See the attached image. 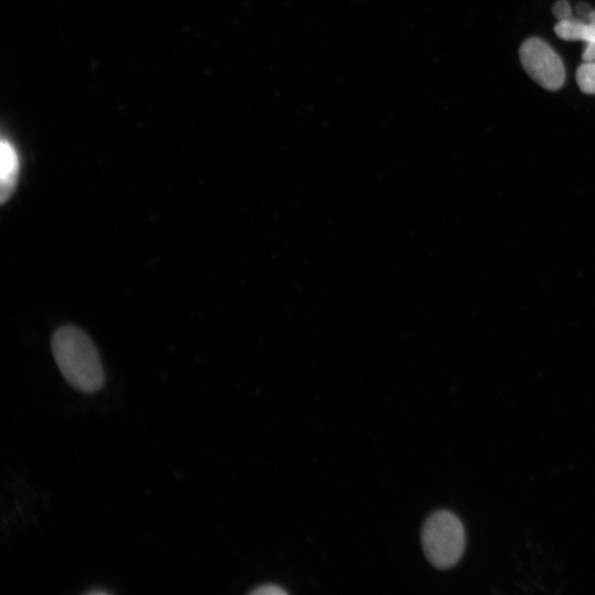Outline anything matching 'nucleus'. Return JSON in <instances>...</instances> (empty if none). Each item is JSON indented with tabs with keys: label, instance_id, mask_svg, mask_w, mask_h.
Returning a JSON list of instances; mask_svg holds the SVG:
<instances>
[{
	"label": "nucleus",
	"instance_id": "obj_8",
	"mask_svg": "<svg viewBox=\"0 0 595 595\" xmlns=\"http://www.w3.org/2000/svg\"><path fill=\"white\" fill-rule=\"evenodd\" d=\"M575 11L576 13L578 14V17L585 21H587L589 14L592 13V9L591 7L585 3V2H580L577 3L576 8H575Z\"/></svg>",
	"mask_w": 595,
	"mask_h": 595
},
{
	"label": "nucleus",
	"instance_id": "obj_2",
	"mask_svg": "<svg viewBox=\"0 0 595 595\" xmlns=\"http://www.w3.org/2000/svg\"><path fill=\"white\" fill-rule=\"evenodd\" d=\"M421 540L429 562L437 569H448L464 552L465 530L454 513L440 510L424 522Z\"/></svg>",
	"mask_w": 595,
	"mask_h": 595
},
{
	"label": "nucleus",
	"instance_id": "obj_5",
	"mask_svg": "<svg viewBox=\"0 0 595 595\" xmlns=\"http://www.w3.org/2000/svg\"><path fill=\"white\" fill-rule=\"evenodd\" d=\"M580 89L587 95H595V62H584L576 71Z\"/></svg>",
	"mask_w": 595,
	"mask_h": 595
},
{
	"label": "nucleus",
	"instance_id": "obj_11",
	"mask_svg": "<svg viewBox=\"0 0 595 595\" xmlns=\"http://www.w3.org/2000/svg\"><path fill=\"white\" fill-rule=\"evenodd\" d=\"M587 22L595 25V10H593L592 13L589 14Z\"/></svg>",
	"mask_w": 595,
	"mask_h": 595
},
{
	"label": "nucleus",
	"instance_id": "obj_3",
	"mask_svg": "<svg viewBox=\"0 0 595 595\" xmlns=\"http://www.w3.org/2000/svg\"><path fill=\"white\" fill-rule=\"evenodd\" d=\"M520 62L529 76L548 90L560 89L565 80L562 60L539 37L526 40L519 48Z\"/></svg>",
	"mask_w": 595,
	"mask_h": 595
},
{
	"label": "nucleus",
	"instance_id": "obj_10",
	"mask_svg": "<svg viewBox=\"0 0 595 595\" xmlns=\"http://www.w3.org/2000/svg\"><path fill=\"white\" fill-rule=\"evenodd\" d=\"M85 594H88V595H100V594L107 595V594H109V592L104 591V589H93V591L86 592Z\"/></svg>",
	"mask_w": 595,
	"mask_h": 595
},
{
	"label": "nucleus",
	"instance_id": "obj_6",
	"mask_svg": "<svg viewBox=\"0 0 595 595\" xmlns=\"http://www.w3.org/2000/svg\"><path fill=\"white\" fill-rule=\"evenodd\" d=\"M552 12L559 21L573 18L571 7L566 0L556 1L552 8Z\"/></svg>",
	"mask_w": 595,
	"mask_h": 595
},
{
	"label": "nucleus",
	"instance_id": "obj_4",
	"mask_svg": "<svg viewBox=\"0 0 595 595\" xmlns=\"http://www.w3.org/2000/svg\"><path fill=\"white\" fill-rule=\"evenodd\" d=\"M19 175V155L14 145L7 139L0 144V198L6 203L13 194Z\"/></svg>",
	"mask_w": 595,
	"mask_h": 595
},
{
	"label": "nucleus",
	"instance_id": "obj_9",
	"mask_svg": "<svg viewBox=\"0 0 595 595\" xmlns=\"http://www.w3.org/2000/svg\"><path fill=\"white\" fill-rule=\"evenodd\" d=\"M584 62L595 61V42L586 43V48L582 55Z\"/></svg>",
	"mask_w": 595,
	"mask_h": 595
},
{
	"label": "nucleus",
	"instance_id": "obj_1",
	"mask_svg": "<svg viewBox=\"0 0 595 595\" xmlns=\"http://www.w3.org/2000/svg\"><path fill=\"white\" fill-rule=\"evenodd\" d=\"M51 347L60 371L73 388L86 393L102 388V365L84 331L73 325L62 326L53 334Z\"/></svg>",
	"mask_w": 595,
	"mask_h": 595
},
{
	"label": "nucleus",
	"instance_id": "obj_7",
	"mask_svg": "<svg viewBox=\"0 0 595 595\" xmlns=\"http://www.w3.org/2000/svg\"><path fill=\"white\" fill-rule=\"evenodd\" d=\"M253 595H285L288 592L274 584L260 585L259 587L251 591Z\"/></svg>",
	"mask_w": 595,
	"mask_h": 595
}]
</instances>
